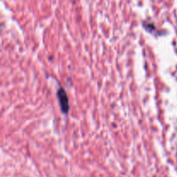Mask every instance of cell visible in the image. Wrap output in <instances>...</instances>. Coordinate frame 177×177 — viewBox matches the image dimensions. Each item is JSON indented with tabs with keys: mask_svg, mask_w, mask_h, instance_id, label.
<instances>
[{
	"mask_svg": "<svg viewBox=\"0 0 177 177\" xmlns=\"http://www.w3.org/2000/svg\"><path fill=\"white\" fill-rule=\"evenodd\" d=\"M58 99H59L60 106L61 109L63 112L64 113H67L69 109V105H68V99L67 96V93L64 91L63 89H60L58 91Z\"/></svg>",
	"mask_w": 177,
	"mask_h": 177,
	"instance_id": "1",
	"label": "cell"
}]
</instances>
